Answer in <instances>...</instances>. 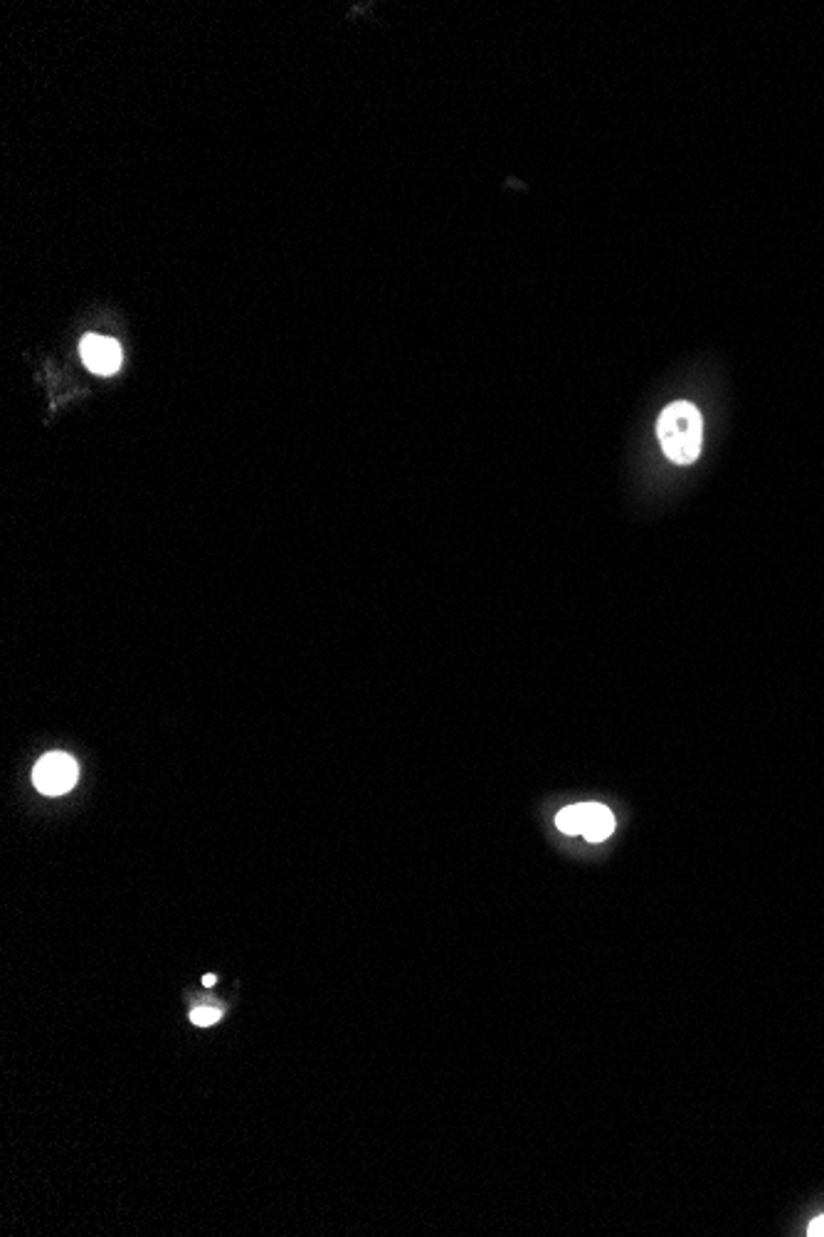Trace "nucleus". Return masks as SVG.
Listing matches in <instances>:
<instances>
[{"mask_svg":"<svg viewBox=\"0 0 824 1237\" xmlns=\"http://www.w3.org/2000/svg\"><path fill=\"white\" fill-rule=\"evenodd\" d=\"M656 438H660L662 452L674 465H692L702 455L704 442V420L696 405L679 401L666 405L660 420H656Z\"/></svg>","mask_w":824,"mask_h":1237,"instance_id":"f257e3e1","label":"nucleus"},{"mask_svg":"<svg viewBox=\"0 0 824 1237\" xmlns=\"http://www.w3.org/2000/svg\"><path fill=\"white\" fill-rule=\"evenodd\" d=\"M77 776H79V768L75 764V758L67 754H47L40 758V764L35 766L33 781L40 793L62 796L77 783Z\"/></svg>","mask_w":824,"mask_h":1237,"instance_id":"f03ea898","label":"nucleus"},{"mask_svg":"<svg viewBox=\"0 0 824 1237\" xmlns=\"http://www.w3.org/2000/svg\"><path fill=\"white\" fill-rule=\"evenodd\" d=\"M79 353H82V361H85V366L92 373H99V376H111V373H117L121 366V346L107 337L87 334L82 339Z\"/></svg>","mask_w":824,"mask_h":1237,"instance_id":"7ed1b4c3","label":"nucleus"},{"mask_svg":"<svg viewBox=\"0 0 824 1237\" xmlns=\"http://www.w3.org/2000/svg\"><path fill=\"white\" fill-rule=\"evenodd\" d=\"M612 830H614V815L610 813V808H604L600 803H588L582 838L588 842H602L612 835Z\"/></svg>","mask_w":824,"mask_h":1237,"instance_id":"20e7f679","label":"nucleus"},{"mask_svg":"<svg viewBox=\"0 0 824 1237\" xmlns=\"http://www.w3.org/2000/svg\"><path fill=\"white\" fill-rule=\"evenodd\" d=\"M586 815H588V803L563 808L560 813L556 815V825H558L560 833H566V835H582V828H586Z\"/></svg>","mask_w":824,"mask_h":1237,"instance_id":"39448f33","label":"nucleus"},{"mask_svg":"<svg viewBox=\"0 0 824 1237\" xmlns=\"http://www.w3.org/2000/svg\"><path fill=\"white\" fill-rule=\"evenodd\" d=\"M217 1021H221V1011H217V1007H195L191 1013V1023L197 1027L215 1025Z\"/></svg>","mask_w":824,"mask_h":1237,"instance_id":"423d86ee","label":"nucleus"},{"mask_svg":"<svg viewBox=\"0 0 824 1237\" xmlns=\"http://www.w3.org/2000/svg\"><path fill=\"white\" fill-rule=\"evenodd\" d=\"M807 1235H810V1237H820V1235H824V1215H820V1218H815V1220L810 1223Z\"/></svg>","mask_w":824,"mask_h":1237,"instance_id":"0eeeda50","label":"nucleus"},{"mask_svg":"<svg viewBox=\"0 0 824 1237\" xmlns=\"http://www.w3.org/2000/svg\"><path fill=\"white\" fill-rule=\"evenodd\" d=\"M215 981H217V979H215V975H213V973H207V975H205V979H203V983H205V985H215Z\"/></svg>","mask_w":824,"mask_h":1237,"instance_id":"6e6552de","label":"nucleus"}]
</instances>
